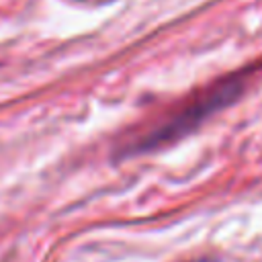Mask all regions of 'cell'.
Returning a JSON list of instances; mask_svg holds the SVG:
<instances>
[{"instance_id": "cell-1", "label": "cell", "mask_w": 262, "mask_h": 262, "mask_svg": "<svg viewBox=\"0 0 262 262\" xmlns=\"http://www.w3.org/2000/svg\"><path fill=\"white\" fill-rule=\"evenodd\" d=\"M239 88H242L239 80L221 82L219 86L211 88L207 94H203L201 98H196L194 102H190L188 106H184L180 113H176L174 117H170L166 123L154 127L141 139H137L135 143L127 145V149L123 151V156H135V154L151 151V149H158V147L168 145L172 141H178L180 137H184L186 133H190L194 127H199L211 113H215L217 108L229 104L237 96Z\"/></svg>"}, {"instance_id": "cell-2", "label": "cell", "mask_w": 262, "mask_h": 262, "mask_svg": "<svg viewBox=\"0 0 262 262\" xmlns=\"http://www.w3.org/2000/svg\"><path fill=\"white\" fill-rule=\"evenodd\" d=\"M196 262H213V260H196Z\"/></svg>"}]
</instances>
